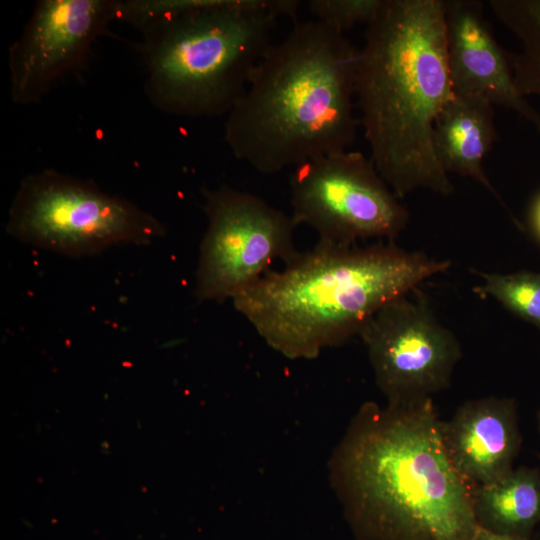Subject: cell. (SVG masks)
<instances>
[{
	"label": "cell",
	"instance_id": "4fadbf2b",
	"mask_svg": "<svg viewBox=\"0 0 540 540\" xmlns=\"http://www.w3.org/2000/svg\"><path fill=\"white\" fill-rule=\"evenodd\" d=\"M494 106L476 96L454 95L433 128L435 154L444 171L469 177L502 202L483 168L497 139Z\"/></svg>",
	"mask_w": 540,
	"mask_h": 540
},
{
	"label": "cell",
	"instance_id": "6da1fadb",
	"mask_svg": "<svg viewBox=\"0 0 540 540\" xmlns=\"http://www.w3.org/2000/svg\"><path fill=\"white\" fill-rule=\"evenodd\" d=\"M333 479L357 540H473V488L452 464L432 398L365 403Z\"/></svg>",
	"mask_w": 540,
	"mask_h": 540
},
{
	"label": "cell",
	"instance_id": "e0dca14e",
	"mask_svg": "<svg viewBox=\"0 0 540 540\" xmlns=\"http://www.w3.org/2000/svg\"><path fill=\"white\" fill-rule=\"evenodd\" d=\"M384 0H311L308 8L316 20L345 32L366 24L379 12Z\"/></svg>",
	"mask_w": 540,
	"mask_h": 540
},
{
	"label": "cell",
	"instance_id": "ba28073f",
	"mask_svg": "<svg viewBox=\"0 0 540 540\" xmlns=\"http://www.w3.org/2000/svg\"><path fill=\"white\" fill-rule=\"evenodd\" d=\"M207 217L196 269V296L223 302L258 281L275 260L299 251L291 215L262 198L227 185L202 189Z\"/></svg>",
	"mask_w": 540,
	"mask_h": 540
},
{
	"label": "cell",
	"instance_id": "8992f818",
	"mask_svg": "<svg viewBox=\"0 0 540 540\" xmlns=\"http://www.w3.org/2000/svg\"><path fill=\"white\" fill-rule=\"evenodd\" d=\"M6 229L22 242L73 257L117 244H150L166 232L160 220L131 201L54 169L21 181Z\"/></svg>",
	"mask_w": 540,
	"mask_h": 540
},
{
	"label": "cell",
	"instance_id": "5b68a950",
	"mask_svg": "<svg viewBox=\"0 0 540 540\" xmlns=\"http://www.w3.org/2000/svg\"><path fill=\"white\" fill-rule=\"evenodd\" d=\"M186 10L140 30L144 89L158 110L180 117L227 116L245 93L279 17L297 0H189Z\"/></svg>",
	"mask_w": 540,
	"mask_h": 540
},
{
	"label": "cell",
	"instance_id": "9a60e30c",
	"mask_svg": "<svg viewBox=\"0 0 540 540\" xmlns=\"http://www.w3.org/2000/svg\"><path fill=\"white\" fill-rule=\"evenodd\" d=\"M488 5L520 42V51L510 53L517 88L525 97H540V0H490Z\"/></svg>",
	"mask_w": 540,
	"mask_h": 540
},
{
	"label": "cell",
	"instance_id": "277c9868",
	"mask_svg": "<svg viewBox=\"0 0 540 540\" xmlns=\"http://www.w3.org/2000/svg\"><path fill=\"white\" fill-rule=\"evenodd\" d=\"M449 266L394 244L357 247L319 240L232 302L273 349L293 359L313 358L358 334L384 304Z\"/></svg>",
	"mask_w": 540,
	"mask_h": 540
},
{
	"label": "cell",
	"instance_id": "ac0fdd59",
	"mask_svg": "<svg viewBox=\"0 0 540 540\" xmlns=\"http://www.w3.org/2000/svg\"><path fill=\"white\" fill-rule=\"evenodd\" d=\"M473 540H530V539L519 537V536L497 534V533L490 532L480 527Z\"/></svg>",
	"mask_w": 540,
	"mask_h": 540
},
{
	"label": "cell",
	"instance_id": "7c38bea8",
	"mask_svg": "<svg viewBox=\"0 0 540 540\" xmlns=\"http://www.w3.org/2000/svg\"><path fill=\"white\" fill-rule=\"evenodd\" d=\"M442 436L452 464L472 488L493 483L513 469L520 448L515 402L503 397L467 401L442 421Z\"/></svg>",
	"mask_w": 540,
	"mask_h": 540
},
{
	"label": "cell",
	"instance_id": "ffe728a7",
	"mask_svg": "<svg viewBox=\"0 0 540 540\" xmlns=\"http://www.w3.org/2000/svg\"><path fill=\"white\" fill-rule=\"evenodd\" d=\"M538 422H539V429H540V411H539V415H538Z\"/></svg>",
	"mask_w": 540,
	"mask_h": 540
},
{
	"label": "cell",
	"instance_id": "3957f363",
	"mask_svg": "<svg viewBox=\"0 0 540 540\" xmlns=\"http://www.w3.org/2000/svg\"><path fill=\"white\" fill-rule=\"evenodd\" d=\"M358 51L318 20L294 22L253 70L228 113L224 139L233 155L262 174L346 151L354 142Z\"/></svg>",
	"mask_w": 540,
	"mask_h": 540
},
{
	"label": "cell",
	"instance_id": "7a4b0ae2",
	"mask_svg": "<svg viewBox=\"0 0 540 540\" xmlns=\"http://www.w3.org/2000/svg\"><path fill=\"white\" fill-rule=\"evenodd\" d=\"M359 122L378 173L397 197L454 186L435 154L433 128L454 97L443 0H384L358 51Z\"/></svg>",
	"mask_w": 540,
	"mask_h": 540
},
{
	"label": "cell",
	"instance_id": "30bf717a",
	"mask_svg": "<svg viewBox=\"0 0 540 540\" xmlns=\"http://www.w3.org/2000/svg\"><path fill=\"white\" fill-rule=\"evenodd\" d=\"M116 20L117 0L38 1L8 51L12 102L42 101L60 79L84 66Z\"/></svg>",
	"mask_w": 540,
	"mask_h": 540
},
{
	"label": "cell",
	"instance_id": "9c48e42d",
	"mask_svg": "<svg viewBox=\"0 0 540 540\" xmlns=\"http://www.w3.org/2000/svg\"><path fill=\"white\" fill-rule=\"evenodd\" d=\"M408 294L384 304L358 333L376 383L392 404L422 401L446 389L462 356L456 336L424 295L417 288L413 297Z\"/></svg>",
	"mask_w": 540,
	"mask_h": 540
},
{
	"label": "cell",
	"instance_id": "8fae6325",
	"mask_svg": "<svg viewBox=\"0 0 540 540\" xmlns=\"http://www.w3.org/2000/svg\"><path fill=\"white\" fill-rule=\"evenodd\" d=\"M447 61L454 94L513 111L540 134V111L514 80L510 53L496 40L478 0H443Z\"/></svg>",
	"mask_w": 540,
	"mask_h": 540
},
{
	"label": "cell",
	"instance_id": "5bb4252c",
	"mask_svg": "<svg viewBox=\"0 0 540 540\" xmlns=\"http://www.w3.org/2000/svg\"><path fill=\"white\" fill-rule=\"evenodd\" d=\"M473 507L479 527L529 538L540 523V471L512 469L493 483L473 488Z\"/></svg>",
	"mask_w": 540,
	"mask_h": 540
},
{
	"label": "cell",
	"instance_id": "52a82bcc",
	"mask_svg": "<svg viewBox=\"0 0 540 540\" xmlns=\"http://www.w3.org/2000/svg\"><path fill=\"white\" fill-rule=\"evenodd\" d=\"M291 217L314 229L320 241L354 245L357 240L396 237L408 212L371 158L342 151L307 160L290 176Z\"/></svg>",
	"mask_w": 540,
	"mask_h": 540
},
{
	"label": "cell",
	"instance_id": "d6986e66",
	"mask_svg": "<svg viewBox=\"0 0 540 540\" xmlns=\"http://www.w3.org/2000/svg\"><path fill=\"white\" fill-rule=\"evenodd\" d=\"M530 219L535 233L540 238V195L532 205Z\"/></svg>",
	"mask_w": 540,
	"mask_h": 540
},
{
	"label": "cell",
	"instance_id": "2e32d148",
	"mask_svg": "<svg viewBox=\"0 0 540 540\" xmlns=\"http://www.w3.org/2000/svg\"><path fill=\"white\" fill-rule=\"evenodd\" d=\"M475 291L490 296L520 318L540 326V273H479Z\"/></svg>",
	"mask_w": 540,
	"mask_h": 540
}]
</instances>
